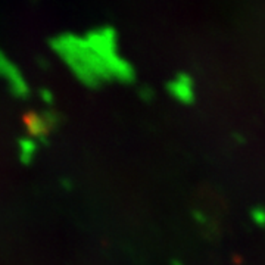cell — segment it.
<instances>
[{
	"label": "cell",
	"mask_w": 265,
	"mask_h": 265,
	"mask_svg": "<svg viewBox=\"0 0 265 265\" xmlns=\"http://www.w3.org/2000/svg\"><path fill=\"white\" fill-rule=\"evenodd\" d=\"M22 121H24V127L28 131L30 136L41 137L49 132L50 122L43 115L37 114L35 111H27V114L22 116Z\"/></svg>",
	"instance_id": "6da1fadb"
}]
</instances>
